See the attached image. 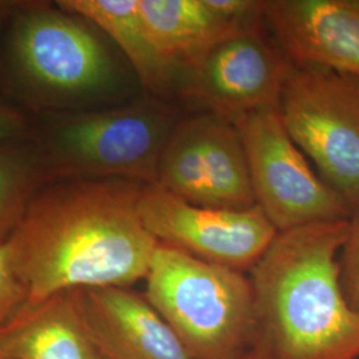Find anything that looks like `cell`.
Wrapping results in <instances>:
<instances>
[{
	"label": "cell",
	"instance_id": "1",
	"mask_svg": "<svg viewBox=\"0 0 359 359\" xmlns=\"http://www.w3.org/2000/svg\"><path fill=\"white\" fill-rule=\"evenodd\" d=\"M142 187L115 179L43 185L8 238L27 301L145 280L158 241L139 212Z\"/></svg>",
	"mask_w": 359,
	"mask_h": 359
},
{
	"label": "cell",
	"instance_id": "2",
	"mask_svg": "<svg viewBox=\"0 0 359 359\" xmlns=\"http://www.w3.org/2000/svg\"><path fill=\"white\" fill-rule=\"evenodd\" d=\"M347 228L348 219L281 231L249 271L253 348L266 358H358L359 316L339 271Z\"/></svg>",
	"mask_w": 359,
	"mask_h": 359
},
{
	"label": "cell",
	"instance_id": "3",
	"mask_svg": "<svg viewBox=\"0 0 359 359\" xmlns=\"http://www.w3.org/2000/svg\"><path fill=\"white\" fill-rule=\"evenodd\" d=\"M177 123L170 104L148 96L116 108L51 114L32 139L46 184L115 179L152 185Z\"/></svg>",
	"mask_w": 359,
	"mask_h": 359
},
{
	"label": "cell",
	"instance_id": "4",
	"mask_svg": "<svg viewBox=\"0 0 359 359\" xmlns=\"http://www.w3.org/2000/svg\"><path fill=\"white\" fill-rule=\"evenodd\" d=\"M84 19L46 3H15L6 31L8 75L27 103L83 111L115 86V65Z\"/></svg>",
	"mask_w": 359,
	"mask_h": 359
},
{
	"label": "cell",
	"instance_id": "5",
	"mask_svg": "<svg viewBox=\"0 0 359 359\" xmlns=\"http://www.w3.org/2000/svg\"><path fill=\"white\" fill-rule=\"evenodd\" d=\"M145 298L191 359H243L256 338L249 274L160 244L145 277Z\"/></svg>",
	"mask_w": 359,
	"mask_h": 359
},
{
	"label": "cell",
	"instance_id": "6",
	"mask_svg": "<svg viewBox=\"0 0 359 359\" xmlns=\"http://www.w3.org/2000/svg\"><path fill=\"white\" fill-rule=\"evenodd\" d=\"M280 114L290 137L321 177L359 212V80L293 65Z\"/></svg>",
	"mask_w": 359,
	"mask_h": 359
},
{
	"label": "cell",
	"instance_id": "7",
	"mask_svg": "<svg viewBox=\"0 0 359 359\" xmlns=\"http://www.w3.org/2000/svg\"><path fill=\"white\" fill-rule=\"evenodd\" d=\"M248 157L257 205L278 233L351 217L344 198L311 169L278 108L234 123Z\"/></svg>",
	"mask_w": 359,
	"mask_h": 359
},
{
	"label": "cell",
	"instance_id": "8",
	"mask_svg": "<svg viewBox=\"0 0 359 359\" xmlns=\"http://www.w3.org/2000/svg\"><path fill=\"white\" fill-rule=\"evenodd\" d=\"M262 23L264 18L234 28L185 65L180 95L233 124L258 111L280 108L293 65L266 36Z\"/></svg>",
	"mask_w": 359,
	"mask_h": 359
},
{
	"label": "cell",
	"instance_id": "9",
	"mask_svg": "<svg viewBox=\"0 0 359 359\" xmlns=\"http://www.w3.org/2000/svg\"><path fill=\"white\" fill-rule=\"evenodd\" d=\"M139 212L160 244L240 271H250L278 234L259 206L191 204L157 184L144 185Z\"/></svg>",
	"mask_w": 359,
	"mask_h": 359
},
{
	"label": "cell",
	"instance_id": "10",
	"mask_svg": "<svg viewBox=\"0 0 359 359\" xmlns=\"http://www.w3.org/2000/svg\"><path fill=\"white\" fill-rule=\"evenodd\" d=\"M262 13L292 65L359 80V0H264Z\"/></svg>",
	"mask_w": 359,
	"mask_h": 359
},
{
	"label": "cell",
	"instance_id": "11",
	"mask_svg": "<svg viewBox=\"0 0 359 359\" xmlns=\"http://www.w3.org/2000/svg\"><path fill=\"white\" fill-rule=\"evenodd\" d=\"M72 293L81 322L103 359H191L145 295L128 287Z\"/></svg>",
	"mask_w": 359,
	"mask_h": 359
},
{
	"label": "cell",
	"instance_id": "12",
	"mask_svg": "<svg viewBox=\"0 0 359 359\" xmlns=\"http://www.w3.org/2000/svg\"><path fill=\"white\" fill-rule=\"evenodd\" d=\"M0 353L11 359H103L81 322L72 290L26 301L0 329Z\"/></svg>",
	"mask_w": 359,
	"mask_h": 359
},
{
	"label": "cell",
	"instance_id": "13",
	"mask_svg": "<svg viewBox=\"0 0 359 359\" xmlns=\"http://www.w3.org/2000/svg\"><path fill=\"white\" fill-rule=\"evenodd\" d=\"M139 10L156 50L179 72L234 28L256 22L233 19L215 0H139Z\"/></svg>",
	"mask_w": 359,
	"mask_h": 359
},
{
	"label": "cell",
	"instance_id": "14",
	"mask_svg": "<svg viewBox=\"0 0 359 359\" xmlns=\"http://www.w3.org/2000/svg\"><path fill=\"white\" fill-rule=\"evenodd\" d=\"M56 4L112 39L149 96L164 100L177 90L179 69L156 50L142 22L139 0H60Z\"/></svg>",
	"mask_w": 359,
	"mask_h": 359
},
{
	"label": "cell",
	"instance_id": "15",
	"mask_svg": "<svg viewBox=\"0 0 359 359\" xmlns=\"http://www.w3.org/2000/svg\"><path fill=\"white\" fill-rule=\"evenodd\" d=\"M210 208L257 205L248 157L236 126L210 112L201 115Z\"/></svg>",
	"mask_w": 359,
	"mask_h": 359
},
{
	"label": "cell",
	"instance_id": "16",
	"mask_svg": "<svg viewBox=\"0 0 359 359\" xmlns=\"http://www.w3.org/2000/svg\"><path fill=\"white\" fill-rule=\"evenodd\" d=\"M156 184L191 204L210 206L201 115L176 124L161 154Z\"/></svg>",
	"mask_w": 359,
	"mask_h": 359
},
{
	"label": "cell",
	"instance_id": "17",
	"mask_svg": "<svg viewBox=\"0 0 359 359\" xmlns=\"http://www.w3.org/2000/svg\"><path fill=\"white\" fill-rule=\"evenodd\" d=\"M46 185L38 147L29 136L0 142V244L6 243Z\"/></svg>",
	"mask_w": 359,
	"mask_h": 359
},
{
	"label": "cell",
	"instance_id": "18",
	"mask_svg": "<svg viewBox=\"0 0 359 359\" xmlns=\"http://www.w3.org/2000/svg\"><path fill=\"white\" fill-rule=\"evenodd\" d=\"M339 271L347 304L359 316V212L348 219L346 240L339 255Z\"/></svg>",
	"mask_w": 359,
	"mask_h": 359
},
{
	"label": "cell",
	"instance_id": "19",
	"mask_svg": "<svg viewBox=\"0 0 359 359\" xmlns=\"http://www.w3.org/2000/svg\"><path fill=\"white\" fill-rule=\"evenodd\" d=\"M27 301V292L15 264L8 240L0 244V329Z\"/></svg>",
	"mask_w": 359,
	"mask_h": 359
},
{
	"label": "cell",
	"instance_id": "20",
	"mask_svg": "<svg viewBox=\"0 0 359 359\" xmlns=\"http://www.w3.org/2000/svg\"><path fill=\"white\" fill-rule=\"evenodd\" d=\"M29 120L19 109L0 103V142L29 136Z\"/></svg>",
	"mask_w": 359,
	"mask_h": 359
},
{
	"label": "cell",
	"instance_id": "21",
	"mask_svg": "<svg viewBox=\"0 0 359 359\" xmlns=\"http://www.w3.org/2000/svg\"><path fill=\"white\" fill-rule=\"evenodd\" d=\"M13 6H15V3L0 1V46L3 41L1 38H4V35H6V25L10 20ZM0 56H1V52H0ZM0 68H1V63H0Z\"/></svg>",
	"mask_w": 359,
	"mask_h": 359
},
{
	"label": "cell",
	"instance_id": "22",
	"mask_svg": "<svg viewBox=\"0 0 359 359\" xmlns=\"http://www.w3.org/2000/svg\"><path fill=\"white\" fill-rule=\"evenodd\" d=\"M243 359H268L259 350H257V348H253L252 351H249L246 355H245Z\"/></svg>",
	"mask_w": 359,
	"mask_h": 359
},
{
	"label": "cell",
	"instance_id": "23",
	"mask_svg": "<svg viewBox=\"0 0 359 359\" xmlns=\"http://www.w3.org/2000/svg\"><path fill=\"white\" fill-rule=\"evenodd\" d=\"M0 359H11V358H8V357H6V355H4V354H1V353H0Z\"/></svg>",
	"mask_w": 359,
	"mask_h": 359
}]
</instances>
